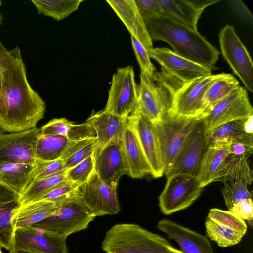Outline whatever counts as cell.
Wrapping results in <instances>:
<instances>
[{
    "label": "cell",
    "mask_w": 253,
    "mask_h": 253,
    "mask_svg": "<svg viewBox=\"0 0 253 253\" xmlns=\"http://www.w3.org/2000/svg\"><path fill=\"white\" fill-rule=\"evenodd\" d=\"M0 128L18 132L36 127L45 112L44 101L30 85L20 49L0 41Z\"/></svg>",
    "instance_id": "6da1fadb"
},
{
    "label": "cell",
    "mask_w": 253,
    "mask_h": 253,
    "mask_svg": "<svg viewBox=\"0 0 253 253\" xmlns=\"http://www.w3.org/2000/svg\"><path fill=\"white\" fill-rule=\"evenodd\" d=\"M144 22L152 40L164 41L176 54L211 70L214 68L219 52L198 31L163 15Z\"/></svg>",
    "instance_id": "7a4b0ae2"
},
{
    "label": "cell",
    "mask_w": 253,
    "mask_h": 253,
    "mask_svg": "<svg viewBox=\"0 0 253 253\" xmlns=\"http://www.w3.org/2000/svg\"><path fill=\"white\" fill-rule=\"evenodd\" d=\"M101 249L107 253H183L161 236L133 223L112 226L105 234Z\"/></svg>",
    "instance_id": "3957f363"
},
{
    "label": "cell",
    "mask_w": 253,
    "mask_h": 253,
    "mask_svg": "<svg viewBox=\"0 0 253 253\" xmlns=\"http://www.w3.org/2000/svg\"><path fill=\"white\" fill-rule=\"evenodd\" d=\"M187 117L170 111L153 122L162 161L166 170L197 122L202 117Z\"/></svg>",
    "instance_id": "277c9868"
},
{
    "label": "cell",
    "mask_w": 253,
    "mask_h": 253,
    "mask_svg": "<svg viewBox=\"0 0 253 253\" xmlns=\"http://www.w3.org/2000/svg\"><path fill=\"white\" fill-rule=\"evenodd\" d=\"M95 217L83 205L75 192L59 204L52 215L33 226L67 238L73 233L87 229Z\"/></svg>",
    "instance_id": "5b68a950"
},
{
    "label": "cell",
    "mask_w": 253,
    "mask_h": 253,
    "mask_svg": "<svg viewBox=\"0 0 253 253\" xmlns=\"http://www.w3.org/2000/svg\"><path fill=\"white\" fill-rule=\"evenodd\" d=\"M207 148L206 129L202 116L185 139L170 166L164 172L166 177L177 174L197 177Z\"/></svg>",
    "instance_id": "8992f818"
},
{
    "label": "cell",
    "mask_w": 253,
    "mask_h": 253,
    "mask_svg": "<svg viewBox=\"0 0 253 253\" xmlns=\"http://www.w3.org/2000/svg\"><path fill=\"white\" fill-rule=\"evenodd\" d=\"M159 196L161 211L170 215L190 206L201 195L204 187L195 176L177 174L167 178Z\"/></svg>",
    "instance_id": "52a82bcc"
},
{
    "label": "cell",
    "mask_w": 253,
    "mask_h": 253,
    "mask_svg": "<svg viewBox=\"0 0 253 253\" xmlns=\"http://www.w3.org/2000/svg\"><path fill=\"white\" fill-rule=\"evenodd\" d=\"M174 90L159 73L156 72L153 78L141 73L136 108L152 122L156 121L170 110Z\"/></svg>",
    "instance_id": "ba28073f"
},
{
    "label": "cell",
    "mask_w": 253,
    "mask_h": 253,
    "mask_svg": "<svg viewBox=\"0 0 253 253\" xmlns=\"http://www.w3.org/2000/svg\"><path fill=\"white\" fill-rule=\"evenodd\" d=\"M138 85L131 66L119 68L112 78L108 97L104 109L117 116L127 118L137 106Z\"/></svg>",
    "instance_id": "9c48e42d"
},
{
    "label": "cell",
    "mask_w": 253,
    "mask_h": 253,
    "mask_svg": "<svg viewBox=\"0 0 253 253\" xmlns=\"http://www.w3.org/2000/svg\"><path fill=\"white\" fill-rule=\"evenodd\" d=\"M150 58L162 67L161 75L178 88L195 79L211 75V70L184 58L166 48H152Z\"/></svg>",
    "instance_id": "30bf717a"
},
{
    "label": "cell",
    "mask_w": 253,
    "mask_h": 253,
    "mask_svg": "<svg viewBox=\"0 0 253 253\" xmlns=\"http://www.w3.org/2000/svg\"><path fill=\"white\" fill-rule=\"evenodd\" d=\"M116 189L103 182L94 170L88 181L79 186L76 195L95 217L115 215L120 211Z\"/></svg>",
    "instance_id": "8fae6325"
},
{
    "label": "cell",
    "mask_w": 253,
    "mask_h": 253,
    "mask_svg": "<svg viewBox=\"0 0 253 253\" xmlns=\"http://www.w3.org/2000/svg\"><path fill=\"white\" fill-rule=\"evenodd\" d=\"M221 53L234 73L245 87L253 92V64L247 48L236 33L233 26L226 25L219 34Z\"/></svg>",
    "instance_id": "7c38bea8"
},
{
    "label": "cell",
    "mask_w": 253,
    "mask_h": 253,
    "mask_svg": "<svg viewBox=\"0 0 253 253\" xmlns=\"http://www.w3.org/2000/svg\"><path fill=\"white\" fill-rule=\"evenodd\" d=\"M225 74L203 76L178 87L173 91L169 111L187 117L202 116L205 113L203 97L206 91Z\"/></svg>",
    "instance_id": "4fadbf2b"
},
{
    "label": "cell",
    "mask_w": 253,
    "mask_h": 253,
    "mask_svg": "<svg viewBox=\"0 0 253 253\" xmlns=\"http://www.w3.org/2000/svg\"><path fill=\"white\" fill-rule=\"evenodd\" d=\"M253 115L248 93L239 86L202 116L206 132L234 120L246 119Z\"/></svg>",
    "instance_id": "5bb4252c"
},
{
    "label": "cell",
    "mask_w": 253,
    "mask_h": 253,
    "mask_svg": "<svg viewBox=\"0 0 253 253\" xmlns=\"http://www.w3.org/2000/svg\"><path fill=\"white\" fill-rule=\"evenodd\" d=\"M93 157L94 171L109 186L117 188L122 176H129L121 140L113 141L103 146L95 148Z\"/></svg>",
    "instance_id": "9a60e30c"
},
{
    "label": "cell",
    "mask_w": 253,
    "mask_h": 253,
    "mask_svg": "<svg viewBox=\"0 0 253 253\" xmlns=\"http://www.w3.org/2000/svg\"><path fill=\"white\" fill-rule=\"evenodd\" d=\"M40 128L8 134L0 131V163L35 164Z\"/></svg>",
    "instance_id": "2e32d148"
},
{
    "label": "cell",
    "mask_w": 253,
    "mask_h": 253,
    "mask_svg": "<svg viewBox=\"0 0 253 253\" xmlns=\"http://www.w3.org/2000/svg\"><path fill=\"white\" fill-rule=\"evenodd\" d=\"M13 249L38 253H68L66 238L34 226L15 230L10 250Z\"/></svg>",
    "instance_id": "e0dca14e"
},
{
    "label": "cell",
    "mask_w": 253,
    "mask_h": 253,
    "mask_svg": "<svg viewBox=\"0 0 253 253\" xmlns=\"http://www.w3.org/2000/svg\"><path fill=\"white\" fill-rule=\"evenodd\" d=\"M155 178L164 174L158 139L153 122L136 107L128 117Z\"/></svg>",
    "instance_id": "ac0fdd59"
},
{
    "label": "cell",
    "mask_w": 253,
    "mask_h": 253,
    "mask_svg": "<svg viewBox=\"0 0 253 253\" xmlns=\"http://www.w3.org/2000/svg\"><path fill=\"white\" fill-rule=\"evenodd\" d=\"M157 228L174 240L183 253H214L205 236L168 219L160 220Z\"/></svg>",
    "instance_id": "d6986e66"
},
{
    "label": "cell",
    "mask_w": 253,
    "mask_h": 253,
    "mask_svg": "<svg viewBox=\"0 0 253 253\" xmlns=\"http://www.w3.org/2000/svg\"><path fill=\"white\" fill-rule=\"evenodd\" d=\"M106 2L123 22L131 36L148 52L153 48L152 40L134 0H107Z\"/></svg>",
    "instance_id": "ffe728a7"
},
{
    "label": "cell",
    "mask_w": 253,
    "mask_h": 253,
    "mask_svg": "<svg viewBox=\"0 0 253 253\" xmlns=\"http://www.w3.org/2000/svg\"><path fill=\"white\" fill-rule=\"evenodd\" d=\"M162 10L161 15L170 17L194 30L202 13L207 6L219 0H158Z\"/></svg>",
    "instance_id": "44dd1931"
},
{
    "label": "cell",
    "mask_w": 253,
    "mask_h": 253,
    "mask_svg": "<svg viewBox=\"0 0 253 253\" xmlns=\"http://www.w3.org/2000/svg\"><path fill=\"white\" fill-rule=\"evenodd\" d=\"M128 118L117 116L104 109L92 112L86 121L91 125L95 130V148L121 140Z\"/></svg>",
    "instance_id": "7402d4cb"
},
{
    "label": "cell",
    "mask_w": 253,
    "mask_h": 253,
    "mask_svg": "<svg viewBox=\"0 0 253 253\" xmlns=\"http://www.w3.org/2000/svg\"><path fill=\"white\" fill-rule=\"evenodd\" d=\"M121 141L129 176L133 178H142L147 174H151L150 166L128 118Z\"/></svg>",
    "instance_id": "603a6c76"
},
{
    "label": "cell",
    "mask_w": 253,
    "mask_h": 253,
    "mask_svg": "<svg viewBox=\"0 0 253 253\" xmlns=\"http://www.w3.org/2000/svg\"><path fill=\"white\" fill-rule=\"evenodd\" d=\"M59 204L41 199L21 204L13 212L12 223L14 229L33 226L52 215Z\"/></svg>",
    "instance_id": "cb8c5ba5"
},
{
    "label": "cell",
    "mask_w": 253,
    "mask_h": 253,
    "mask_svg": "<svg viewBox=\"0 0 253 253\" xmlns=\"http://www.w3.org/2000/svg\"><path fill=\"white\" fill-rule=\"evenodd\" d=\"M21 195L0 183V247L10 250L14 233L13 212L20 205Z\"/></svg>",
    "instance_id": "d4e9b609"
},
{
    "label": "cell",
    "mask_w": 253,
    "mask_h": 253,
    "mask_svg": "<svg viewBox=\"0 0 253 253\" xmlns=\"http://www.w3.org/2000/svg\"><path fill=\"white\" fill-rule=\"evenodd\" d=\"M35 164L0 163V183L21 195L33 180Z\"/></svg>",
    "instance_id": "484cf974"
},
{
    "label": "cell",
    "mask_w": 253,
    "mask_h": 253,
    "mask_svg": "<svg viewBox=\"0 0 253 253\" xmlns=\"http://www.w3.org/2000/svg\"><path fill=\"white\" fill-rule=\"evenodd\" d=\"M229 144L226 142L216 141L208 146L197 177L204 187L212 183L224 160L230 154Z\"/></svg>",
    "instance_id": "4316f807"
},
{
    "label": "cell",
    "mask_w": 253,
    "mask_h": 253,
    "mask_svg": "<svg viewBox=\"0 0 253 253\" xmlns=\"http://www.w3.org/2000/svg\"><path fill=\"white\" fill-rule=\"evenodd\" d=\"M247 160L230 153L224 160L212 182L241 180L247 185H250L253 180V173Z\"/></svg>",
    "instance_id": "83f0119b"
},
{
    "label": "cell",
    "mask_w": 253,
    "mask_h": 253,
    "mask_svg": "<svg viewBox=\"0 0 253 253\" xmlns=\"http://www.w3.org/2000/svg\"><path fill=\"white\" fill-rule=\"evenodd\" d=\"M244 119L222 124L206 132L208 146L216 141L226 142L229 144L238 142L253 145V135L246 134L244 130Z\"/></svg>",
    "instance_id": "f1b7e54d"
},
{
    "label": "cell",
    "mask_w": 253,
    "mask_h": 253,
    "mask_svg": "<svg viewBox=\"0 0 253 253\" xmlns=\"http://www.w3.org/2000/svg\"><path fill=\"white\" fill-rule=\"evenodd\" d=\"M83 0H31L39 14L60 21L76 11Z\"/></svg>",
    "instance_id": "f546056e"
},
{
    "label": "cell",
    "mask_w": 253,
    "mask_h": 253,
    "mask_svg": "<svg viewBox=\"0 0 253 253\" xmlns=\"http://www.w3.org/2000/svg\"><path fill=\"white\" fill-rule=\"evenodd\" d=\"M68 142V138L62 135L40 134L36 145V159L51 161L60 158Z\"/></svg>",
    "instance_id": "4dcf8cb0"
},
{
    "label": "cell",
    "mask_w": 253,
    "mask_h": 253,
    "mask_svg": "<svg viewBox=\"0 0 253 253\" xmlns=\"http://www.w3.org/2000/svg\"><path fill=\"white\" fill-rule=\"evenodd\" d=\"M239 86V81L232 75L225 73L207 89L203 97L205 113Z\"/></svg>",
    "instance_id": "1f68e13d"
},
{
    "label": "cell",
    "mask_w": 253,
    "mask_h": 253,
    "mask_svg": "<svg viewBox=\"0 0 253 253\" xmlns=\"http://www.w3.org/2000/svg\"><path fill=\"white\" fill-rule=\"evenodd\" d=\"M66 171L42 179L33 180L21 195V204L42 199L52 189L66 180Z\"/></svg>",
    "instance_id": "d6a6232c"
},
{
    "label": "cell",
    "mask_w": 253,
    "mask_h": 253,
    "mask_svg": "<svg viewBox=\"0 0 253 253\" xmlns=\"http://www.w3.org/2000/svg\"><path fill=\"white\" fill-rule=\"evenodd\" d=\"M207 236L221 247H227L238 244L243 235L227 226L207 217L205 222Z\"/></svg>",
    "instance_id": "836d02e7"
},
{
    "label": "cell",
    "mask_w": 253,
    "mask_h": 253,
    "mask_svg": "<svg viewBox=\"0 0 253 253\" xmlns=\"http://www.w3.org/2000/svg\"><path fill=\"white\" fill-rule=\"evenodd\" d=\"M221 192L228 211L237 202L252 199L253 194L248 185L241 180L224 182Z\"/></svg>",
    "instance_id": "e575fe53"
},
{
    "label": "cell",
    "mask_w": 253,
    "mask_h": 253,
    "mask_svg": "<svg viewBox=\"0 0 253 253\" xmlns=\"http://www.w3.org/2000/svg\"><path fill=\"white\" fill-rule=\"evenodd\" d=\"M94 170L93 153L76 165L67 169L66 180L82 185L88 181Z\"/></svg>",
    "instance_id": "d590c367"
},
{
    "label": "cell",
    "mask_w": 253,
    "mask_h": 253,
    "mask_svg": "<svg viewBox=\"0 0 253 253\" xmlns=\"http://www.w3.org/2000/svg\"><path fill=\"white\" fill-rule=\"evenodd\" d=\"M207 217L228 226L243 236L246 233L247 225L246 222L237 217L229 211L217 208L209 210Z\"/></svg>",
    "instance_id": "8d00e7d4"
},
{
    "label": "cell",
    "mask_w": 253,
    "mask_h": 253,
    "mask_svg": "<svg viewBox=\"0 0 253 253\" xmlns=\"http://www.w3.org/2000/svg\"><path fill=\"white\" fill-rule=\"evenodd\" d=\"M64 162L61 158L51 161L36 159L33 180H37L57 175L65 172Z\"/></svg>",
    "instance_id": "74e56055"
},
{
    "label": "cell",
    "mask_w": 253,
    "mask_h": 253,
    "mask_svg": "<svg viewBox=\"0 0 253 253\" xmlns=\"http://www.w3.org/2000/svg\"><path fill=\"white\" fill-rule=\"evenodd\" d=\"M131 41L141 73L145 74L150 78H153L156 71L150 60L148 51L142 43L132 36H131Z\"/></svg>",
    "instance_id": "f35d334b"
},
{
    "label": "cell",
    "mask_w": 253,
    "mask_h": 253,
    "mask_svg": "<svg viewBox=\"0 0 253 253\" xmlns=\"http://www.w3.org/2000/svg\"><path fill=\"white\" fill-rule=\"evenodd\" d=\"M79 186L78 184L66 180L45 195L42 199L49 200L60 204L73 196Z\"/></svg>",
    "instance_id": "ab89813d"
},
{
    "label": "cell",
    "mask_w": 253,
    "mask_h": 253,
    "mask_svg": "<svg viewBox=\"0 0 253 253\" xmlns=\"http://www.w3.org/2000/svg\"><path fill=\"white\" fill-rule=\"evenodd\" d=\"M96 135L91 125L87 122L75 124L72 122L66 136L69 141L81 140L96 138Z\"/></svg>",
    "instance_id": "60d3db41"
},
{
    "label": "cell",
    "mask_w": 253,
    "mask_h": 253,
    "mask_svg": "<svg viewBox=\"0 0 253 253\" xmlns=\"http://www.w3.org/2000/svg\"><path fill=\"white\" fill-rule=\"evenodd\" d=\"M72 122L66 118H54L41 126L42 135H59L66 137Z\"/></svg>",
    "instance_id": "b9f144b4"
},
{
    "label": "cell",
    "mask_w": 253,
    "mask_h": 253,
    "mask_svg": "<svg viewBox=\"0 0 253 253\" xmlns=\"http://www.w3.org/2000/svg\"><path fill=\"white\" fill-rule=\"evenodd\" d=\"M237 217L243 220L252 227L253 225V205L252 199L241 200L233 205L229 210Z\"/></svg>",
    "instance_id": "7bdbcfd3"
},
{
    "label": "cell",
    "mask_w": 253,
    "mask_h": 253,
    "mask_svg": "<svg viewBox=\"0 0 253 253\" xmlns=\"http://www.w3.org/2000/svg\"><path fill=\"white\" fill-rule=\"evenodd\" d=\"M134 0L144 21L162 14V8L158 0Z\"/></svg>",
    "instance_id": "ee69618b"
},
{
    "label": "cell",
    "mask_w": 253,
    "mask_h": 253,
    "mask_svg": "<svg viewBox=\"0 0 253 253\" xmlns=\"http://www.w3.org/2000/svg\"><path fill=\"white\" fill-rule=\"evenodd\" d=\"M96 139L78 150L68 158L63 160L66 169H70L82 162L91 155L95 149Z\"/></svg>",
    "instance_id": "f6af8a7d"
},
{
    "label": "cell",
    "mask_w": 253,
    "mask_h": 253,
    "mask_svg": "<svg viewBox=\"0 0 253 253\" xmlns=\"http://www.w3.org/2000/svg\"><path fill=\"white\" fill-rule=\"evenodd\" d=\"M229 149L230 154L248 159L253 152V145L243 143H231L229 144Z\"/></svg>",
    "instance_id": "bcb514c9"
},
{
    "label": "cell",
    "mask_w": 253,
    "mask_h": 253,
    "mask_svg": "<svg viewBox=\"0 0 253 253\" xmlns=\"http://www.w3.org/2000/svg\"><path fill=\"white\" fill-rule=\"evenodd\" d=\"M96 139V138L81 140L69 141L61 158L64 160Z\"/></svg>",
    "instance_id": "7dc6e473"
},
{
    "label": "cell",
    "mask_w": 253,
    "mask_h": 253,
    "mask_svg": "<svg viewBox=\"0 0 253 253\" xmlns=\"http://www.w3.org/2000/svg\"><path fill=\"white\" fill-rule=\"evenodd\" d=\"M243 128L246 134L253 135V115L244 119Z\"/></svg>",
    "instance_id": "c3c4849f"
},
{
    "label": "cell",
    "mask_w": 253,
    "mask_h": 253,
    "mask_svg": "<svg viewBox=\"0 0 253 253\" xmlns=\"http://www.w3.org/2000/svg\"><path fill=\"white\" fill-rule=\"evenodd\" d=\"M9 253H38L36 252H31L24 250L21 249H11L9 251Z\"/></svg>",
    "instance_id": "681fc988"
},
{
    "label": "cell",
    "mask_w": 253,
    "mask_h": 253,
    "mask_svg": "<svg viewBox=\"0 0 253 253\" xmlns=\"http://www.w3.org/2000/svg\"><path fill=\"white\" fill-rule=\"evenodd\" d=\"M1 87V72H0V89Z\"/></svg>",
    "instance_id": "f907efd6"
},
{
    "label": "cell",
    "mask_w": 253,
    "mask_h": 253,
    "mask_svg": "<svg viewBox=\"0 0 253 253\" xmlns=\"http://www.w3.org/2000/svg\"><path fill=\"white\" fill-rule=\"evenodd\" d=\"M1 14L0 13V25L1 24Z\"/></svg>",
    "instance_id": "816d5d0a"
},
{
    "label": "cell",
    "mask_w": 253,
    "mask_h": 253,
    "mask_svg": "<svg viewBox=\"0 0 253 253\" xmlns=\"http://www.w3.org/2000/svg\"><path fill=\"white\" fill-rule=\"evenodd\" d=\"M0 253H3L1 250V248L0 247Z\"/></svg>",
    "instance_id": "f5cc1de1"
},
{
    "label": "cell",
    "mask_w": 253,
    "mask_h": 253,
    "mask_svg": "<svg viewBox=\"0 0 253 253\" xmlns=\"http://www.w3.org/2000/svg\"><path fill=\"white\" fill-rule=\"evenodd\" d=\"M1 4H2V2L1 0H0V7L1 6Z\"/></svg>",
    "instance_id": "db71d44e"
}]
</instances>
